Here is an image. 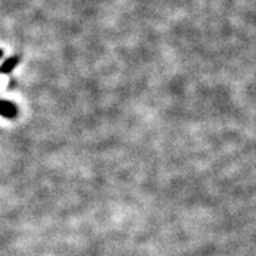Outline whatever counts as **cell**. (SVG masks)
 <instances>
[{
  "label": "cell",
  "instance_id": "3957f363",
  "mask_svg": "<svg viewBox=\"0 0 256 256\" xmlns=\"http://www.w3.org/2000/svg\"><path fill=\"white\" fill-rule=\"evenodd\" d=\"M2 56H3V50H0V59H2Z\"/></svg>",
  "mask_w": 256,
  "mask_h": 256
},
{
  "label": "cell",
  "instance_id": "6da1fadb",
  "mask_svg": "<svg viewBox=\"0 0 256 256\" xmlns=\"http://www.w3.org/2000/svg\"><path fill=\"white\" fill-rule=\"evenodd\" d=\"M18 114V110L12 102L0 100V115L7 119H14Z\"/></svg>",
  "mask_w": 256,
  "mask_h": 256
},
{
  "label": "cell",
  "instance_id": "7a4b0ae2",
  "mask_svg": "<svg viewBox=\"0 0 256 256\" xmlns=\"http://www.w3.org/2000/svg\"><path fill=\"white\" fill-rule=\"evenodd\" d=\"M18 63H20V56L8 58L7 60L0 66V74H10V72L14 70V67H17V64Z\"/></svg>",
  "mask_w": 256,
  "mask_h": 256
}]
</instances>
